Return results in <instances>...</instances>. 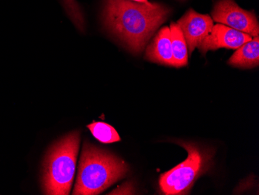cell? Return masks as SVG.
Masks as SVG:
<instances>
[{
	"label": "cell",
	"mask_w": 259,
	"mask_h": 195,
	"mask_svg": "<svg viewBox=\"0 0 259 195\" xmlns=\"http://www.w3.org/2000/svg\"><path fill=\"white\" fill-rule=\"evenodd\" d=\"M132 1H135V3H138V4H145L148 2V0H132Z\"/></svg>",
	"instance_id": "13"
},
{
	"label": "cell",
	"mask_w": 259,
	"mask_h": 195,
	"mask_svg": "<svg viewBox=\"0 0 259 195\" xmlns=\"http://www.w3.org/2000/svg\"><path fill=\"white\" fill-rule=\"evenodd\" d=\"M169 14V9L155 3L105 0L103 20L106 28L137 55L144 50Z\"/></svg>",
	"instance_id": "1"
},
{
	"label": "cell",
	"mask_w": 259,
	"mask_h": 195,
	"mask_svg": "<svg viewBox=\"0 0 259 195\" xmlns=\"http://www.w3.org/2000/svg\"><path fill=\"white\" fill-rule=\"evenodd\" d=\"M214 21L231 28L258 37V20L253 11H247L237 5L234 0H219L212 11Z\"/></svg>",
	"instance_id": "5"
},
{
	"label": "cell",
	"mask_w": 259,
	"mask_h": 195,
	"mask_svg": "<svg viewBox=\"0 0 259 195\" xmlns=\"http://www.w3.org/2000/svg\"><path fill=\"white\" fill-rule=\"evenodd\" d=\"M80 133L74 132L57 142L47 155L42 187L45 194H69L73 183Z\"/></svg>",
	"instance_id": "3"
},
{
	"label": "cell",
	"mask_w": 259,
	"mask_h": 195,
	"mask_svg": "<svg viewBox=\"0 0 259 195\" xmlns=\"http://www.w3.org/2000/svg\"><path fill=\"white\" fill-rule=\"evenodd\" d=\"M92 135L102 143L110 144L120 142V137L116 129L104 122H93L87 125Z\"/></svg>",
	"instance_id": "11"
},
{
	"label": "cell",
	"mask_w": 259,
	"mask_h": 195,
	"mask_svg": "<svg viewBox=\"0 0 259 195\" xmlns=\"http://www.w3.org/2000/svg\"><path fill=\"white\" fill-rule=\"evenodd\" d=\"M179 27L183 31L187 44L188 53L190 55L213 27V21L209 15L199 14L190 10L179 20Z\"/></svg>",
	"instance_id": "7"
},
{
	"label": "cell",
	"mask_w": 259,
	"mask_h": 195,
	"mask_svg": "<svg viewBox=\"0 0 259 195\" xmlns=\"http://www.w3.org/2000/svg\"><path fill=\"white\" fill-rule=\"evenodd\" d=\"M188 152L185 161L161 176V192L167 195L186 194L193 187L195 181L210 167L213 155L195 144L179 142Z\"/></svg>",
	"instance_id": "4"
},
{
	"label": "cell",
	"mask_w": 259,
	"mask_h": 195,
	"mask_svg": "<svg viewBox=\"0 0 259 195\" xmlns=\"http://www.w3.org/2000/svg\"><path fill=\"white\" fill-rule=\"evenodd\" d=\"M145 59L160 65L174 66L169 27H164L158 31L147 48Z\"/></svg>",
	"instance_id": "8"
},
{
	"label": "cell",
	"mask_w": 259,
	"mask_h": 195,
	"mask_svg": "<svg viewBox=\"0 0 259 195\" xmlns=\"http://www.w3.org/2000/svg\"><path fill=\"white\" fill-rule=\"evenodd\" d=\"M169 28L174 67L180 68L188 64L187 44L178 24L171 23Z\"/></svg>",
	"instance_id": "10"
},
{
	"label": "cell",
	"mask_w": 259,
	"mask_h": 195,
	"mask_svg": "<svg viewBox=\"0 0 259 195\" xmlns=\"http://www.w3.org/2000/svg\"><path fill=\"white\" fill-rule=\"evenodd\" d=\"M135 193L132 183H123V185L112 191L110 194H134Z\"/></svg>",
	"instance_id": "12"
},
{
	"label": "cell",
	"mask_w": 259,
	"mask_h": 195,
	"mask_svg": "<svg viewBox=\"0 0 259 195\" xmlns=\"http://www.w3.org/2000/svg\"><path fill=\"white\" fill-rule=\"evenodd\" d=\"M251 39L252 37L249 34L218 24L213 25L210 33L199 44L197 48L203 55H206L209 51H216L221 48L236 50Z\"/></svg>",
	"instance_id": "6"
},
{
	"label": "cell",
	"mask_w": 259,
	"mask_h": 195,
	"mask_svg": "<svg viewBox=\"0 0 259 195\" xmlns=\"http://www.w3.org/2000/svg\"><path fill=\"white\" fill-rule=\"evenodd\" d=\"M128 170L127 164L118 157L85 142L73 194H99L123 178Z\"/></svg>",
	"instance_id": "2"
},
{
	"label": "cell",
	"mask_w": 259,
	"mask_h": 195,
	"mask_svg": "<svg viewBox=\"0 0 259 195\" xmlns=\"http://www.w3.org/2000/svg\"><path fill=\"white\" fill-rule=\"evenodd\" d=\"M231 66L240 68H255L259 64V39L254 37L237 49L228 60Z\"/></svg>",
	"instance_id": "9"
}]
</instances>
